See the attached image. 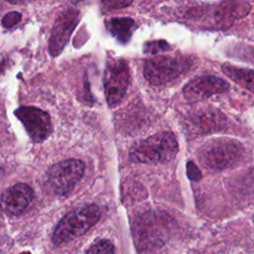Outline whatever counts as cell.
<instances>
[{"label":"cell","mask_w":254,"mask_h":254,"mask_svg":"<svg viewBox=\"0 0 254 254\" xmlns=\"http://www.w3.org/2000/svg\"><path fill=\"white\" fill-rule=\"evenodd\" d=\"M179 145L171 132H160L140 141L130 150V160L143 164H158L172 161L178 154Z\"/></svg>","instance_id":"cell-1"},{"label":"cell","mask_w":254,"mask_h":254,"mask_svg":"<svg viewBox=\"0 0 254 254\" xmlns=\"http://www.w3.org/2000/svg\"><path fill=\"white\" fill-rule=\"evenodd\" d=\"M100 210L96 204L80 205L66 213L57 224L53 241L55 244L69 242L86 233L99 219Z\"/></svg>","instance_id":"cell-2"},{"label":"cell","mask_w":254,"mask_h":254,"mask_svg":"<svg viewBox=\"0 0 254 254\" xmlns=\"http://www.w3.org/2000/svg\"><path fill=\"white\" fill-rule=\"evenodd\" d=\"M243 157L244 148L241 143L225 138L207 141L198 151V159L204 168L215 172L235 166Z\"/></svg>","instance_id":"cell-3"},{"label":"cell","mask_w":254,"mask_h":254,"mask_svg":"<svg viewBox=\"0 0 254 254\" xmlns=\"http://www.w3.org/2000/svg\"><path fill=\"white\" fill-rule=\"evenodd\" d=\"M250 11V5L243 0H227L215 6L195 8L189 12V18L206 24V26L224 29L236 20L245 17Z\"/></svg>","instance_id":"cell-4"},{"label":"cell","mask_w":254,"mask_h":254,"mask_svg":"<svg viewBox=\"0 0 254 254\" xmlns=\"http://www.w3.org/2000/svg\"><path fill=\"white\" fill-rule=\"evenodd\" d=\"M192 64L193 62L189 57L157 56L146 61L144 75L154 85L165 84L190 70Z\"/></svg>","instance_id":"cell-5"},{"label":"cell","mask_w":254,"mask_h":254,"mask_svg":"<svg viewBox=\"0 0 254 254\" xmlns=\"http://www.w3.org/2000/svg\"><path fill=\"white\" fill-rule=\"evenodd\" d=\"M84 164L76 159H67L53 165L46 173V183L56 194H65L72 190L81 180Z\"/></svg>","instance_id":"cell-6"},{"label":"cell","mask_w":254,"mask_h":254,"mask_svg":"<svg viewBox=\"0 0 254 254\" xmlns=\"http://www.w3.org/2000/svg\"><path fill=\"white\" fill-rule=\"evenodd\" d=\"M130 82V72L125 61L113 60L106 65L104 74V90L106 101L110 107L117 105L124 97Z\"/></svg>","instance_id":"cell-7"},{"label":"cell","mask_w":254,"mask_h":254,"mask_svg":"<svg viewBox=\"0 0 254 254\" xmlns=\"http://www.w3.org/2000/svg\"><path fill=\"white\" fill-rule=\"evenodd\" d=\"M15 115L22 122L31 139L36 143L46 140L52 133V121L49 113L34 107L22 106L16 109Z\"/></svg>","instance_id":"cell-8"},{"label":"cell","mask_w":254,"mask_h":254,"mask_svg":"<svg viewBox=\"0 0 254 254\" xmlns=\"http://www.w3.org/2000/svg\"><path fill=\"white\" fill-rule=\"evenodd\" d=\"M229 83L215 75H201L190 80L183 89L184 97L190 102L202 101L211 95L226 92Z\"/></svg>","instance_id":"cell-9"},{"label":"cell","mask_w":254,"mask_h":254,"mask_svg":"<svg viewBox=\"0 0 254 254\" xmlns=\"http://www.w3.org/2000/svg\"><path fill=\"white\" fill-rule=\"evenodd\" d=\"M79 12L75 9H69L62 13L57 19L50 38L49 50L54 57L58 56L64 50L68 39L78 23Z\"/></svg>","instance_id":"cell-10"},{"label":"cell","mask_w":254,"mask_h":254,"mask_svg":"<svg viewBox=\"0 0 254 254\" xmlns=\"http://www.w3.org/2000/svg\"><path fill=\"white\" fill-rule=\"evenodd\" d=\"M34 198V191L26 184L18 183L7 189L2 194L1 202L6 212L18 215L21 214Z\"/></svg>","instance_id":"cell-11"},{"label":"cell","mask_w":254,"mask_h":254,"mask_svg":"<svg viewBox=\"0 0 254 254\" xmlns=\"http://www.w3.org/2000/svg\"><path fill=\"white\" fill-rule=\"evenodd\" d=\"M190 125L200 134L221 130L225 125L224 115L216 109L203 108L196 110L190 118Z\"/></svg>","instance_id":"cell-12"},{"label":"cell","mask_w":254,"mask_h":254,"mask_svg":"<svg viewBox=\"0 0 254 254\" xmlns=\"http://www.w3.org/2000/svg\"><path fill=\"white\" fill-rule=\"evenodd\" d=\"M223 73L238 83L240 86L254 93V69L236 67L232 65H223Z\"/></svg>","instance_id":"cell-13"},{"label":"cell","mask_w":254,"mask_h":254,"mask_svg":"<svg viewBox=\"0 0 254 254\" xmlns=\"http://www.w3.org/2000/svg\"><path fill=\"white\" fill-rule=\"evenodd\" d=\"M133 26L132 19L115 18L111 21L109 28L112 34L120 41L125 42L131 36V28Z\"/></svg>","instance_id":"cell-14"},{"label":"cell","mask_w":254,"mask_h":254,"mask_svg":"<svg viewBox=\"0 0 254 254\" xmlns=\"http://www.w3.org/2000/svg\"><path fill=\"white\" fill-rule=\"evenodd\" d=\"M86 253H113L114 246L108 240H100L95 244L91 245L86 251Z\"/></svg>","instance_id":"cell-15"},{"label":"cell","mask_w":254,"mask_h":254,"mask_svg":"<svg viewBox=\"0 0 254 254\" xmlns=\"http://www.w3.org/2000/svg\"><path fill=\"white\" fill-rule=\"evenodd\" d=\"M170 49V46L165 41H155L150 42L146 45V52L150 54H158L160 52H165Z\"/></svg>","instance_id":"cell-16"},{"label":"cell","mask_w":254,"mask_h":254,"mask_svg":"<svg viewBox=\"0 0 254 254\" xmlns=\"http://www.w3.org/2000/svg\"><path fill=\"white\" fill-rule=\"evenodd\" d=\"M20 20H21V14L20 13H18L16 11L9 12L4 16V18L2 20V25L5 28L9 29V28L17 25L20 22Z\"/></svg>","instance_id":"cell-17"},{"label":"cell","mask_w":254,"mask_h":254,"mask_svg":"<svg viewBox=\"0 0 254 254\" xmlns=\"http://www.w3.org/2000/svg\"><path fill=\"white\" fill-rule=\"evenodd\" d=\"M132 0H103V5L106 9H118L129 6Z\"/></svg>","instance_id":"cell-18"},{"label":"cell","mask_w":254,"mask_h":254,"mask_svg":"<svg viewBox=\"0 0 254 254\" xmlns=\"http://www.w3.org/2000/svg\"><path fill=\"white\" fill-rule=\"evenodd\" d=\"M187 172H188L189 178L191 181H198L200 179V172H199L197 167L192 162H189L188 163Z\"/></svg>","instance_id":"cell-19"},{"label":"cell","mask_w":254,"mask_h":254,"mask_svg":"<svg viewBox=\"0 0 254 254\" xmlns=\"http://www.w3.org/2000/svg\"><path fill=\"white\" fill-rule=\"evenodd\" d=\"M239 58H242L244 61L254 63V48L245 47L244 49L240 50Z\"/></svg>","instance_id":"cell-20"},{"label":"cell","mask_w":254,"mask_h":254,"mask_svg":"<svg viewBox=\"0 0 254 254\" xmlns=\"http://www.w3.org/2000/svg\"><path fill=\"white\" fill-rule=\"evenodd\" d=\"M7 2L11 3V4H26V3H30L36 0H6Z\"/></svg>","instance_id":"cell-21"}]
</instances>
